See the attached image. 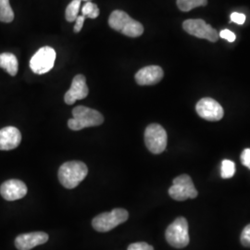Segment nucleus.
I'll return each mask as SVG.
<instances>
[{
	"mask_svg": "<svg viewBox=\"0 0 250 250\" xmlns=\"http://www.w3.org/2000/svg\"><path fill=\"white\" fill-rule=\"evenodd\" d=\"M219 37L221 38H224L225 40H227L228 42H234L235 39H236V36L232 33V31L228 30V29H225L221 31V33L219 34Z\"/></svg>",
	"mask_w": 250,
	"mask_h": 250,
	"instance_id": "5701e85b",
	"label": "nucleus"
},
{
	"mask_svg": "<svg viewBox=\"0 0 250 250\" xmlns=\"http://www.w3.org/2000/svg\"><path fill=\"white\" fill-rule=\"evenodd\" d=\"M241 243L243 246L247 247V248H250V224L247 225L244 230L242 231Z\"/></svg>",
	"mask_w": 250,
	"mask_h": 250,
	"instance_id": "412c9836",
	"label": "nucleus"
},
{
	"mask_svg": "<svg viewBox=\"0 0 250 250\" xmlns=\"http://www.w3.org/2000/svg\"><path fill=\"white\" fill-rule=\"evenodd\" d=\"M81 1H85V2H89L90 0H81Z\"/></svg>",
	"mask_w": 250,
	"mask_h": 250,
	"instance_id": "cd10ccee",
	"label": "nucleus"
},
{
	"mask_svg": "<svg viewBox=\"0 0 250 250\" xmlns=\"http://www.w3.org/2000/svg\"><path fill=\"white\" fill-rule=\"evenodd\" d=\"M165 236L167 242L175 249H184L188 246L190 238L187 219L184 217L177 218L167 228Z\"/></svg>",
	"mask_w": 250,
	"mask_h": 250,
	"instance_id": "39448f33",
	"label": "nucleus"
},
{
	"mask_svg": "<svg viewBox=\"0 0 250 250\" xmlns=\"http://www.w3.org/2000/svg\"><path fill=\"white\" fill-rule=\"evenodd\" d=\"M72 119L68 122V126L72 131H80L82 129L99 126L104 123V117L96 109L78 106L72 110Z\"/></svg>",
	"mask_w": 250,
	"mask_h": 250,
	"instance_id": "f03ea898",
	"label": "nucleus"
},
{
	"mask_svg": "<svg viewBox=\"0 0 250 250\" xmlns=\"http://www.w3.org/2000/svg\"><path fill=\"white\" fill-rule=\"evenodd\" d=\"M88 92L89 90L86 84L85 77L83 74H78L73 78L71 88L65 94V103L72 105L77 100L85 99L88 96Z\"/></svg>",
	"mask_w": 250,
	"mask_h": 250,
	"instance_id": "f8f14e48",
	"label": "nucleus"
},
{
	"mask_svg": "<svg viewBox=\"0 0 250 250\" xmlns=\"http://www.w3.org/2000/svg\"><path fill=\"white\" fill-rule=\"evenodd\" d=\"M57 54L52 47L44 46L40 48L31 59L30 68L36 74H44L52 70Z\"/></svg>",
	"mask_w": 250,
	"mask_h": 250,
	"instance_id": "6e6552de",
	"label": "nucleus"
},
{
	"mask_svg": "<svg viewBox=\"0 0 250 250\" xmlns=\"http://www.w3.org/2000/svg\"><path fill=\"white\" fill-rule=\"evenodd\" d=\"M231 21L237 23V24H244L246 21V16L243 13H238V12H233L231 14Z\"/></svg>",
	"mask_w": 250,
	"mask_h": 250,
	"instance_id": "393cba45",
	"label": "nucleus"
},
{
	"mask_svg": "<svg viewBox=\"0 0 250 250\" xmlns=\"http://www.w3.org/2000/svg\"><path fill=\"white\" fill-rule=\"evenodd\" d=\"M235 172V164L232 161L224 160L222 162V177L224 179L232 178Z\"/></svg>",
	"mask_w": 250,
	"mask_h": 250,
	"instance_id": "aec40b11",
	"label": "nucleus"
},
{
	"mask_svg": "<svg viewBox=\"0 0 250 250\" xmlns=\"http://www.w3.org/2000/svg\"><path fill=\"white\" fill-rule=\"evenodd\" d=\"M0 68L6 70L9 75L15 76L19 70L18 60L16 56L9 52L0 54Z\"/></svg>",
	"mask_w": 250,
	"mask_h": 250,
	"instance_id": "dca6fc26",
	"label": "nucleus"
},
{
	"mask_svg": "<svg viewBox=\"0 0 250 250\" xmlns=\"http://www.w3.org/2000/svg\"><path fill=\"white\" fill-rule=\"evenodd\" d=\"M85 17L83 15H79L75 20V25H74V33H80L82 28L83 26Z\"/></svg>",
	"mask_w": 250,
	"mask_h": 250,
	"instance_id": "a878e982",
	"label": "nucleus"
},
{
	"mask_svg": "<svg viewBox=\"0 0 250 250\" xmlns=\"http://www.w3.org/2000/svg\"><path fill=\"white\" fill-rule=\"evenodd\" d=\"M108 24L113 30L129 37H138L144 33L143 25L123 10H114L109 16Z\"/></svg>",
	"mask_w": 250,
	"mask_h": 250,
	"instance_id": "7ed1b4c3",
	"label": "nucleus"
},
{
	"mask_svg": "<svg viewBox=\"0 0 250 250\" xmlns=\"http://www.w3.org/2000/svg\"><path fill=\"white\" fill-rule=\"evenodd\" d=\"M163 75V70L160 66H146L136 72L135 81L139 85H153L160 83Z\"/></svg>",
	"mask_w": 250,
	"mask_h": 250,
	"instance_id": "4468645a",
	"label": "nucleus"
},
{
	"mask_svg": "<svg viewBox=\"0 0 250 250\" xmlns=\"http://www.w3.org/2000/svg\"><path fill=\"white\" fill-rule=\"evenodd\" d=\"M9 7H11L9 0H0V9H8Z\"/></svg>",
	"mask_w": 250,
	"mask_h": 250,
	"instance_id": "bb28decb",
	"label": "nucleus"
},
{
	"mask_svg": "<svg viewBox=\"0 0 250 250\" xmlns=\"http://www.w3.org/2000/svg\"><path fill=\"white\" fill-rule=\"evenodd\" d=\"M168 136L165 129L160 125H149L145 131V143L153 154H161L166 149Z\"/></svg>",
	"mask_w": 250,
	"mask_h": 250,
	"instance_id": "423d86ee",
	"label": "nucleus"
},
{
	"mask_svg": "<svg viewBox=\"0 0 250 250\" xmlns=\"http://www.w3.org/2000/svg\"><path fill=\"white\" fill-rule=\"evenodd\" d=\"M169 195L177 201H185L188 198H196L198 192L193 181L188 174H182L173 179L172 186L169 189Z\"/></svg>",
	"mask_w": 250,
	"mask_h": 250,
	"instance_id": "0eeeda50",
	"label": "nucleus"
},
{
	"mask_svg": "<svg viewBox=\"0 0 250 250\" xmlns=\"http://www.w3.org/2000/svg\"><path fill=\"white\" fill-rule=\"evenodd\" d=\"M129 218L125 208H114L110 212H104L95 217L92 221L93 228L98 232H106L124 224Z\"/></svg>",
	"mask_w": 250,
	"mask_h": 250,
	"instance_id": "20e7f679",
	"label": "nucleus"
},
{
	"mask_svg": "<svg viewBox=\"0 0 250 250\" xmlns=\"http://www.w3.org/2000/svg\"><path fill=\"white\" fill-rule=\"evenodd\" d=\"M81 0H72V2L68 5L66 11H65V17L66 20L70 22L74 21L77 17L79 16V10H80Z\"/></svg>",
	"mask_w": 250,
	"mask_h": 250,
	"instance_id": "a211bd4d",
	"label": "nucleus"
},
{
	"mask_svg": "<svg viewBox=\"0 0 250 250\" xmlns=\"http://www.w3.org/2000/svg\"><path fill=\"white\" fill-rule=\"evenodd\" d=\"M197 113L202 119L209 122H217L223 119L224 115L223 107L211 98H204L197 102Z\"/></svg>",
	"mask_w": 250,
	"mask_h": 250,
	"instance_id": "9d476101",
	"label": "nucleus"
},
{
	"mask_svg": "<svg viewBox=\"0 0 250 250\" xmlns=\"http://www.w3.org/2000/svg\"><path fill=\"white\" fill-rule=\"evenodd\" d=\"M241 161L244 166L250 170V148L244 149L241 154Z\"/></svg>",
	"mask_w": 250,
	"mask_h": 250,
	"instance_id": "b1692460",
	"label": "nucleus"
},
{
	"mask_svg": "<svg viewBox=\"0 0 250 250\" xmlns=\"http://www.w3.org/2000/svg\"><path fill=\"white\" fill-rule=\"evenodd\" d=\"M82 12H83V16H84L85 18H98L99 15V7L97 6V4L89 1L84 4V6L82 9Z\"/></svg>",
	"mask_w": 250,
	"mask_h": 250,
	"instance_id": "6ab92c4d",
	"label": "nucleus"
},
{
	"mask_svg": "<svg viewBox=\"0 0 250 250\" xmlns=\"http://www.w3.org/2000/svg\"><path fill=\"white\" fill-rule=\"evenodd\" d=\"M88 173L86 165L82 161H68L63 163L59 170V180L63 187L72 189L78 187Z\"/></svg>",
	"mask_w": 250,
	"mask_h": 250,
	"instance_id": "f257e3e1",
	"label": "nucleus"
},
{
	"mask_svg": "<svg viewBox=\"0 0 250 250\" xmlns=\"http://www.w3.org/2000/svg\"><path fill=\"white\" fill-rule=\"evenodd\" d=\"M48 241V234L44 232H33L20 234L15 239V247L19 250H31Z\"/></svg>",
	"mask_w": 250,
	"mask_h": 250,
	"instance_id": "ddd939ff",
	"label": "nucleus"
},
{
	"mask_svg": "<svg viewBox=\"0 0 250 250\" xmlns=\"http://www.w3.org/2000/svg\"><path fill=\"white\" fill-rule=\"evenodd\" d=\"M183 28L189 35L196 36L197 38L207 39L210 42H217L219 39V33L217 30L200 19L185 21Z\"/></svg>",
	"mask_w": 250,
	"mask_h": 250,
	"instance_id": "1a4fd4ad",
	"label": "nucleus"
},
{
	"mask_svg": "<svg viewBox=\"0 0 250 250\" xmlns=\"http://www.w3.org/2000/svg\"><path fill=\"white\" fill-rule=\"evenodd\" d=\"M127 250H154L153 247L145 242H138L131 244Z\"/></svg>",
	"mask_w": 250,
	"mask_h": 250,
	"instance_id": "4be33fe9",
	"label": "nucleus"
},
{
	"mask_svg": "<svg viewBox=\"0 0 250 250\" xmlns=\"http://www.w3.org/2000/svg\"><path fill=\"white\" fill-rule=\"evenodd\" d=\"M21 134L16 127L8 126L0 130V150H12L18 147Z\"/></svg>",
	"mask_w": 250,
	"mask_h": 250,
	"instance_id": "2eb2a0df",
	"label": "nucleus"
},
{
	"mask_svg": "<svg viewBox=\"0 0 250 250\" xmlns=\"http://www.w3.org/2000/svg\"><path fill=\"white\" fill-rule=\"evenodd\" d=\"M208 0H177V6L182 11L188 12L197 7L206 6Z\"/></svg>",
	"mask_w": 250,
	"mask_h": 250,
	"instance_id": "f3484780",
	"label": "nucleus"
},
{
	"mask_svg": "<svg viewBox=\"0 0 250 250\" xmlns=\"http://www.w3.org/2000/svg\"><path fill=\"white\" fill-rule=\"evenodd\" d=\"M27 191L26 185L16 179L6 181L0 187V194L7 201H15L25 197Z\"/></svg>",
	"mask_w": 250,
	"mask_h": 250,
	"instance_id": "9b49d317",
	"label": "nucleus"
}]
</instances>
